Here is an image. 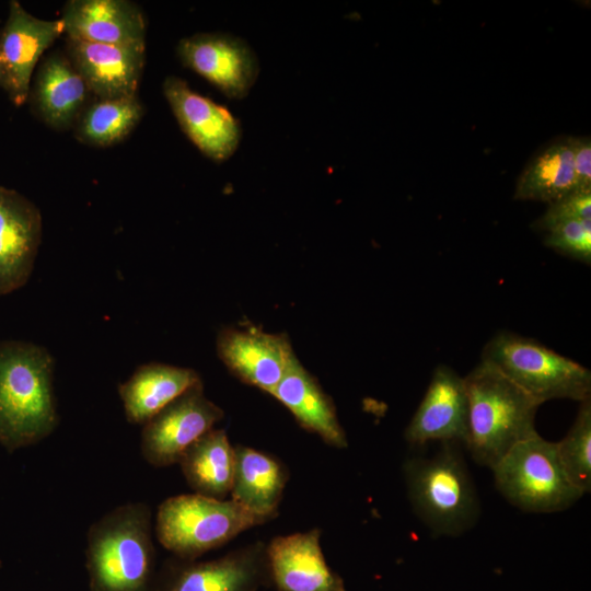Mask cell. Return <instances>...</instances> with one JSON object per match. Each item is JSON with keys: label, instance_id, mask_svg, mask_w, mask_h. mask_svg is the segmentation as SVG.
Listing matches in <instances>:
<instances>
[{"label": "cell", "instance_id": "22", "mask_svg": "<svg viewBox=\"0 0 591 591\" xmlns=\"http://www.w3.org/2000/svg\"><path fill=\"white\" fill-rule=\"evenodd\" d=\"M200 382L199 373L190 368L159 362L139 366L118 386L127 421L144 425L173 399Z\"/></svg>", "mask_w": 591, "mask_h": 591}, {"label": "cell", "instance_id": "27", "mask_svg": "<svg viewBox=\"0 0 591 591\" xmlns=\"http://www.w3.org/2000/svg\"><path fill=\"white\" fill-rule=\"evenodd\" d=\"M542 231L547 232L546 246L590 265L591 263V220L571 218L555 221Z\"/></svg>", "mask_w": 591, "mask_h": 591}, {"label": "cell", "instance_id": "28", "mask_svg": "<svg viewBox=\"0 0 591 591\" xmlns=\"http://www.w3.org/2000/svg\"><path fill=\"white\" fill-rule=\"evenodd\" d=\"M571 218L591 220V190L575 192L548 204L544 215L534 222V228L542 231L555 221Z\"/></svg>", "mask_w": 591, "mask_h": 591}, {"label": "cell", "instance_id": "5", "mask_svg": "<svg viewBox=\"0 0 591 591\" xmlns=\"http://www.w3.org/2000/svg\"><path fill=\"white\" fill-rule=\"evenodd\" d=\"M482 361L491 366L540 404L591 398V372L582 364L514 333L501 332L485 345Z\"/></svg>", "mask_w": 591, "mask_h": 591}, {"label": "cell", "instance_id": "16", "mask_svg": "<svg viewBox=\"0 0 591 591\" xmlns=\"http://www.w3.org/2000/svg\"><path fill=\"white\" fill-rule=\"evenodd\" d=\"M321 530L275 536L266 544L269 579L278 591H346L343 578L327 564Z\"/></svg>", "mask_w": 591, "mask_h": 591}, {"label": "cell", "instance_id": "15", "mask_svg": "<svg viewBox=\"0 0 591 591\" xmlns=\"http://www.w3.org/2000/svg\"><path fill=\"white\" fill-rule=\"evenodd\" d=\"M42 240V215L30 199L0 185V296L30 279Z\"/></svg>", "mask_w": 591, "mask_h": 591}, {"label": "cell", "instance_id": "21", "mask_svg": "<svg viewBox=\"0 0 591 591\" xmlns=\"http://www.w3.org/2000/svg\"><path fill=\"white\" fill-rule=\"evenodd\" d=\"M231 500L264 523L278 515L288 483V470L276 457L253 448L236 445Z\"/></svg>", "mask_w": 591, "mask_h": 591}, {"label": "cell", "instance_id": "12", "mask_svg": "<svg viewBox=\"0 0 591 591\" xmlns=\"http://www.w3.org/2000/svg\"><path fill=\"white\" fill-rule=\"evenodd\" d=\"M62 33L60 20L38 19L19 1H10L0 32V57L5 74L3 89L16 106L27 101L31 79L40 57Z\"/></svg>", "mask_w": 591, "mask_h": 591}, {"label": "cell", "instance_id": "4", "mask_svg": "<svg viewBox=\"0 0 591 591\" xmlns=\"http://www.w3.org/2000/svg\"><path fill=\"white\" fill-rule=\"evenodd\" d=\"M433 456L403 465L413 510L436 536H457L477 522L480 505L459 443L443 442Z\"/></svg>", "mask_w": 591, "mask_h": 591}, {"label": "cell", "instance_id": "3", "mask_svg": "<svg viewBox=\"0 0 591 591\" xmlns=\"http://www.w3.org/2000/svg\"><path fill=\"white\" fill-rule=\"evenodd\" d=\"M464 382L468 403L464 445L478 465L491 470L517 443L537 433L541 404L483 361Z\"/></svg>", "mask_w": 591, "mask_h": 591}, {"label": "cell", "instance_id": "2", "mask_svg": "<svg viewBox=\"0 0 591 591\" xmlns=\"http://www.w3.org/2000/svg\"><path fill=\"white\" fill-rule=\"evenodd\" d=\"M151 509L146 502L115 507L86 534L90 591H151L155 564Z\"/></svg>", "mask_w": 591, "mask_h": 591}, {"label": "cell", "instance_id": "30", "mask_svg": "<svg viewBox=\"0 0 591 591\" xmlns=\"http://www.w3.org/2000/svg\"><path fill=\"white\" fill-rule=\"evenodd\" d=\"M5 83V74H4V68L3 63L0 57V86L3 89Z\"/></svg>", "mask_w": 591, "mask_h": 591}, {"label": "cell", "instance_id": "8", "mask_svg": "<svg viewBox=\"0 0 591 591\" xmlns=\"http://www.w3.org/2000/svg\"><path fill=\"white\" fill-rule=\"evenodd\" d=\"M223 416V409L206 397L202 382L197 383L142 425V457L154 467L176 464Z\"/></svg>", "mask_w": 591, "mask_h": 591}, {"label": "cell", "instance_id": "10", "mask_svg": "<svg viewBox=\"0 0 591 591\" xmlns=\"http://www.w3.org/2000/svg\"><path fill=\"white\" fill-rule=\"evenodd\" d=\"M169 563L151 591H257L269 578L266 544L255 542L209 561Z\"/></svg>", "mask_w": 591, "mask_h": 591}, {"label": "cell", "instance_id": "24", "mask_svg": "<svg viewBox=\"0 0 591 591\" xmlns=\"http://www.w3.org/2000/svg\"><path fill=\"white\" fill-rule=\"evenodd\" d=\"M575 192L570 137H566L533 157L518 178L514 198L551 204Z\"/></svg>", "mask_w": 591, "mask_h": 591}, {"label": "cell", "instance_id": "18", "mask_svg": "<svg viewBox=\"0 0 591 591\" xmlns=\"http://www.w3.org/2000/svg\"><path fill=\"white\" fill-rule=\"evenodd\" d=\"M59 20L70 39L146 46V19L141 9L131 1L69 0Z\"/></svg>", "mask_w": 591, "mask_h": 591}, {"label": "cell", "instance_id": "13", "mask_svg": "<svg viewBox=\"0 0 591 591\" xmlns=\"http://www.w3.org/2000/svg\"><path fill=\"white\" fill-rule=\"evenodd\" d=\"M217 352L235 378L268 394L280 382L296 355L287 335L254 327L220 331Z\"/></svg>", "mask_w": 591, "mask_h": 591}, {"label": "cell", "instance_id": "23", "mask_svg": "<svg viewBox=\"0 0 591 591\" xmlns=\"http://www.w3.org/2000/svg\"><path fill=\"white\" fill-rule=\"evenodd\" d=\"M179 464L187 485L195 494L225 499L235 470V449L223 429L212 428L181 455Z\"/></svg>", "mask_w": 591, "mask_h": 591}, {"label": "cell", "instance_id": "25", "mask_svg": "<svg viewBox=\"0 0 591 591\" xmlns=\"http://www.w3.org/2000/svg\"><path fill=\"white\" fill-rule=\"evenodd\" d=\"M143 107L137 96L97 99L83 108L74 124L76 138L93 147L123 141L139 124Z\"/></svg>", "mask_w": 591, "mask_h": 591}, {"label": "cell", "instance_id": "19", "mask_svg": "<svg viewBox=\"0 0 591 591\" xmlns=\"http://www.w3.org/2000/svg\"><path fill=\"white\" fill-rule=\"evenodd\" d=\"M293 415L306 431L317 434L327 445L348 447L332 397L294 355L271 394Z\"/></svg>", "mask_w": 591, "mask_h": 591}, {"label": "cell", "instance_id": "1", "mask_svg": "<svg viewBox=\"0 0 591 591\" xmlns=\"http://www.w3.org/2000/svg\"><path fill=\"white\" fill-rule=\"evenodd\" d=\"M54 368L43 346L0 341V445L8 452L39 442L58 427Z\"/></svg>", "mask_w": 591, "mask_h": 591}, {"label": "cell", "instance_id": "9", "mask_svg": "<svg viewBox=\"0 0 591 591\" xmlns=\"http://www.w3.org/2000/svg\"><path fill=\"white\" fill-rule=\"evenodd\" d=\"M182 63L205 78L230 99L241 100L259 73L252 47L228 33H197L182 38L176 47Z\"/></svg>", "mask_w": 591, "mask_h": 591}, {"label": "cell", "instance_id": "7", "mask_svg": "<svg viewBox=\"0 0 591 591\" xmlns=\"http://www.w3.org/2000/svg\"><path fill=\"white\" fill-rule=\"evenodd\" d=\"M491 471L498 491L526 512L563 511L583 496L567 478L556 442L538 433L517 443Z\"/></svg>", "mask_w": 591, "mask_h": 591}, {"label": "cell", "instance_id": "29", "mask_svg": "<svg viewBox=\"0 0 591 591\" xmlns=\"http://www.w3.org/2000/svg\"><path fill=\"white\" fill-rule=\"evenodd\" d=\"M573 176L577 192L591 190V139L570 137Z\"/></svg>", "mask_w": 591, "mask_h": 591}, {"label": "cell", "instance_id": "11", "mask_svg": "<svg viewBox=\"0 0 591 591\" xmlns=\"http://www.w3.org/2000/svg\"><path fill=\"white\" fill-rule=\"evenodd\" d=\"M163 94L181 129L202 154L222 162L236 151L241 126L227 107L197 93L175 76L165 78Z\"/></svg>", "mask_w": 591, "mask_h": 591}, {"label": "cell", "instance_id": "17", "mask_svg": "<svg viewBox=\"0 0 591 591\" xmlns=\"http://www.w3.org/2000/svg\"><path fill=\"white\" fill-rule=\"evenodd\" d=\"M67 56L97 99L137 96L146 46L99 44L67 38Z\"/></svg>", "mask_w": 591, "mask_h": 591}, {"label": "cell", "instance_id": "14", "mask_svg": "<svg viewBox=\"0 0 591 591\" xmlns=\"http://www.w3.org/2000/svg\"><path fill=\"white\" fill-rule=\"evenodd\" d=\"M468 403L464 378L448 366H438L428 389L407 425L404 437L410 445L430 441L465 444Z\"/></svg>", "mask_w": 591, "mask_h": 591}, {"label": "cell", "instance_id": "20", "mask_svg": "<svg viewBox=\"0 0 591 591\" xmlns=\"http://www.w3.org/2000/svg\"><path fill=\"white\" fill-rule=\"evenodd\" d=\"M89 89L67 54L54 51L40 63L32 100L40 119L57 130L74 126Z\"/></svg>", "mask_w": 591, "mask_h": 591}, {"label": "cell", "instance_id": "26", "mask_svg": "<svg viewBox=\"0 0 591 591\" xmlns=\"http://www.w3.org/2000/svg\"><path fill=\"white\" fill-rule=\"evenodd\" d=\"M563 470L583 495L591 489V398L580 402L567 434L556 442Z\"/></svg>", "mask_w": 591, "mask_h": 591}, {"label": "cell", "instance_id": "6", "mask_svg": "<svg viewBox=\"0 0 591 591\" xmlns=\"http://www.w3.org/2000/svg\"><path fill=\"white\" fill-rule=\"evenodd\" d=\"M264 522L231 499L198 494L169 497L155 515L159 543L177 558L194 560Z\"/></svg>", "mask_w": 591, "mask_h": 591}]
</instances>
